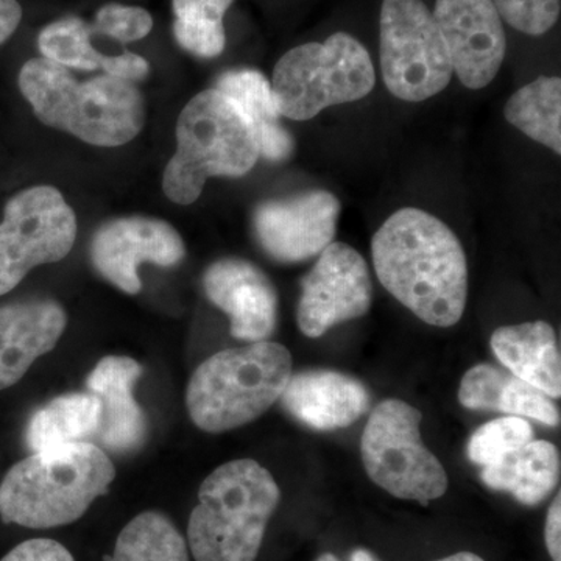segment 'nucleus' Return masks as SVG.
Listing matches in <instances>:
<instances>
[{
    "label": "nucleus",
    "mask_w": 561,
    "mask_h": 561,
    "mask_svg": "<svg viewBox=\"0 0 561 561\" xmlns=\"http://www.w3.org/2000/svg\"><path fill=\"white\" fill-rule=\"evenodd\" d=\"M371 300V276L364 256L348 243L332 242L302 279L298 328L306 337L319 339L335 324L364 317Z\"/></svg>",
    "instance_id": "11"
},
{
    "label": "nucleus",
    "mask_w": 561,
    "mask_h": 561,
    "mask_svg": "<svg viewBox=\"0 0 561 561\" xmlns=\"http://www.w3.org/2000/svg\"><path fill=\"white\" fill-rule=\"evenodd\" d=\"M545 540L553 561H561V494L557 493L556 500L549 507L546 516Z\"/></svg>",
    "instance_id": "32"
},
{
    "label": "nucleus",
    "mask_w": 561,
    "mask_h": 561,
    "mask_svg": "<svg viewBox=\"0 0 561 561\" xmlns=\"http://www.w3.org/2000/svg\"><path fill=\"white\" fill-rule=\"evenodd\" d=\"M491 350L516 378L561 397V359L556 331L546 321H527L497 328L491 335Z\"/></svg>",
    "instance_id": "19"
},
{
    "label": "nucleus",
    "mask_w": 561,
    "mask_h": 561,
    "mask_svg": "<svg viewBox=\"0 0 561 561\" xmlns=\"http://www.w3.org/2000/svg\"><path fill=\"white\" fill-rule=\"evenodd\" d=\"M421 412L401 400L376 405L360 440L368 478L398 500L430 505L448 490V474L421 440Z\"/></svg>",
    "instance_id": "8"
},
{
    "label": "nucleus",
    "mask_w": 561,
    "mask_h": 561,
    "mask_svg": "<svg viewBox=\"0 0 561 561\" xmlns=\"http://www.w3.org/2000/svg\"><path fill=\"white\" fill-rule=\"evenodd\" d=\"M216 90L238 103L256 136L260 157L272 162L289 160L295 140L280 124V114L273 101L272 87L256 69H232L221 73Z\"/></svg>",
    "instance_id": "22"
},
{
    "label": "nucleus",
    "mask_w": 561,
    "mask_h": 561,
    "mask_svg": "<svg viewBox=\"0 0 561 561\" xmlns=\"http://www.w3.org/2000/svg\"><path fill=\"white\" fill-rule=\"evenodd\" d=\"M501 20L526 35L551 31L560 18V0H491Z\"/></svg>",
    "instance_id": "30"
},
{
    "label": "nucleus",
    "mask_w": 561,
    "mask_h": 561,
    "mask_svg": "<svg viewBox=\"0 0 561 561\" xmlns=\"http://www.w3.org/2000/svg\"><path fill=\"white\" fill-rule=\"evenodd\" d=\"M0 561H76L61 542L50 538H33L11 549Z\"/></svg>",
    "instance_id": "31"
},
{
    "label": "nucleus",
    "mask_w": 561,
    "mask_h": 561,
    "mask_svg": "<svg viewBox=\"0 0 561 561\" xmlns=\"http://www.w3.org/2000/svg\"><path fill=\"white\" fill-rule=\"evenodd\" d=\"M234 0H173V36L201 58L219 57L227 44L224 18Z\"/></svg>",
    "instance_id": "27"
},
{
    "label": "nucleus",
    "mask_w": 561,
    "mask_h": 561,
    "mask_svg": "<svg viewBox=\"0 0 561 561\" xmlns=\"http://www.w3.org/2000/svg\"><path fill=\"white\" fill-rule=\"evenodd\" d=\"M459 402L471 411H494L540 421L549 427L560 424L559 408L545 391L516 378L511 371L479 364L465 373Z\"/></svg>",
    "instance_id": "20"
},
{
    "label": "nucleus",
    "mask_w": 561,
    "mask_h": 561,
    "mask_svg": "<svg viewBox=\"0 0 561 561\" xmlns=\"http://www.w3.org/2000/svg\"><path fill=\"white\" fill-rule=\"evenodd\" d=\"M91 262L103 278L128 295L139 294V265L173 267L186 256L180 232L168 221L124 217L102 225L91 242Z\"/></svg>",
    "instance_id": "12"
},
{
    "label": "nucleus",
    "mask_w": 561,
    "mask_h": 561,
    "mask_svg": "<svg viewBox=\"0 0 561 561\" xmlns=\"http://www.w3.org/2000/svg\"><path fill=\"white\" fill-rule=\"evenodd\" d=\"M260 160L256 136L238 103L216 88L195 95L176 121V151L162 176L164 194L191 205L214 176L241 179Z\"/></svg>",
    "instance_id": "5"
},
{
    "label": "nucleus",
    "mask_w": 561,
    "mask_h": 561,
    "mask_svg": "<svg viewBox=\"0 0 561 561\" xmlns=\"http://www.w3.org/2000/svg\"><path fill=\"white\" fill-rule=\"evenodd\" d=\"M454 72L470 90L496 79L507 50L504 25L491 0H437L434 10Z\"/></svg>",
    "instance_id": "14"
},
{
    "label": "nucleus",
    "mask_w": 561,
    "mask_h": 561,
    "mask_svg": "<svg viewBox=\"0 0 561 561\" xmlns=\"http://www.w3.org/2000/svg\"><path fill=\"white\" fill-rule=\"evenodd\" d=\"M505 119L527 138L561 153V80L541 76L522 88L504 106Z\"/></svg>",
    "instance_id": "25"
},
{
    "label": "nucleus",
    "mask_w": 561,
    "mask_h": 561,
    "mask_svg": "<svg viewBox=\"0 0 561 561\" xmlns=\"http://www.w3.org/2000/svg\"><path fill=\"white\" fill-rule=\"evenodd\" d=\"M351 561H375L373 557L367 551H354L353 556H351Z\"/></svg>",
    "instance_id": "35"
},
{
    "label": "nucleus",
    "mask_w": 561,
    "mask_h": 561,
    "mask_svg": "<svg viewBox=\"0 0 561 561\" xmlns=\"http://www.w3.org/2000/svg\"><path fill=\"white\" fill-rule=\"evenodd\" d=\"M290 376V351L280 343L220 351L192 375L187 412L195 426L209 434L238 430L279 400Z\"/></svg>",
    "instance_id": "6"
},
{
    "label": "nucleus",
    "mask_w": 561,
    "mask_h": 561,
    "mask_svg": "<svg viewBox=\"0 0 561 561\" xmlns=\"http://www.w3.org/2000/svg\"><path fill=\"white\" fill-rule=\"evenodd\" d=\"M18 81L44 125L92 146H124L146 122L144 98L133 81L111 76L79 81L68 68L44 57L25 62Z\"/></svg>",
    "instance_id": "2"
},
{
    "label": "nucleus",
    "mask_w": 561,
    "mask_h": 561,
    "mask_svg": "<svg viewBox=\"0 0 561 561\" xmlns=\"http://www.w3.org/2000/svg\"><path fill=\"white\" fill-rule=\"evenodd\" d=\"M142 367L125 356L103 357L88 376L87 387L101 405L98 437L117 454L136 451L147 438V420L135 400Z\"/></svg>",
    "instance_id": "17"
},
{
    "label": "nucleus",
    "mask_w": 561,
    "mask_h": 561,
    "mask_svg": "<svg viewBox=\"0 0 561 561\" xmlns=\"http://www.w3.org/2000/svg\"><path fill=\"white\" fill-rule=\"evenodd\" d=\"M534 440V427L522 416H504L489 421L471 435L468 442V459L476 465L489 467L504 457L519 451Z\"/></svg>",
    "instance_id": "28"
},
{
    "label": "nucleus",
    "mask_w": 561,
    "mask_h": 561,
    "mask_svg": "<svg viewBox=\"0 0 561 561\" xmlns=\"http://www.w3.org/2000/svg\"><path fill=\"white\" fill-rule=\"evenodd\" d=\"M206 297L230 317L232 337L264 342L278 323V294L256 265L238 257L210 264L203 275Z\"/></svg>",
    "instance_id": "15"
},
{
    "label": "nucleus",
    "mask_w": 561,
    "mask_h": 561,
    "mask_svg": "<svg viewBox=\"0 0 561 561\" xmlns=\"http://www.w3.org/2000/svg\"><path fill=\"white\" fill-rule=\"evenodd\" d=\"M101 405L94 394L66 393L33 413L25 442L33 453L81 443L98 435Z\"/></svg>",
    "instance_id": "24"
},
{
    "label": "nucleus",
    "mask_w": 561,
    "mask_h": 561,
    "mask_svg": "<svg viewBox=\"0 0 561 561\" xmlns=\"http://www.w3.org/2000/svg\"><path fill=\"white\" fill-rule=\"evenodd\" d=\"M153 28V18L140 7L108 3L95 13L92 33L108 36L122 44L144 39Z\"/></svg>",
    "instance_id": "29"
},
{
    "label": "nucleus",
    "mask_w": 561,
    "mask_h": 561,
    "mask_svg": "<svg viewBox=\"0 0 561 561\" xmlns=\"http://www.w3.org/2000/svg\"><path fill=\"white\" fill-rule=\"evenodd\" d=\"M371 256L382 286L424 323H459L467 308L468 264L448 225L423 209L397 210L373 238Z\"/></svg>",
    "instance_id": "1"
},
{
    "label": "nucleus",
    "mask_w": 561,
    "mask_h": 561,
    "mask_svg": "<svg viewBox=\"0 0 561 561\" xmlns=\"http://www.w3.org/2000/svg\"><path fill=\"white\" fill-rule=\"evenodd\" d=\"M379 57L383 83L401 101H427L453 79L451 58L423 0H383Z\"/></svg>",
    "instance_id": "9"
},
{
    "label": "nucleus",
    "mask_w": 561,
    "mask_h": 561,
    "mask_svg": "<svg viewBox=\"0 0 561 561\" xmlns=\"http://www.w3.org/2000/svg\"><path fill=\"white\" fill-rule=\"evenodd\" d=\"M317 561H341L337 559V557L332 556V553H323V556L320 557Z\"/></svg>",
    "instance_id": "36"
},
{
    "label": "nucleus",
    "mask_w": 561,
    "mask_h": 561,
    "mask_svg": "<svg viewBox=\"0 0 561 561\" xmlns=\"http://www.w3.org/2000/svg\"><path fill=\"white\" fill-rule=\"evenodd\" d=\"M341 202L328 191H308L262 203L254 210L257 242L268 256L294 264L319 256L334 242Z\"/></svg>",
    "instance_id": "13"
},
{
    "label": "nucleus",
    "mask_w": 561,
    "mask_h": 561,
    "mask_svg": "<svg viewBox=\"0 0 561 561\" xmlns=\"http://www.w3.org/2000/svg\"><path fill=\"white\" fill-rule=\"evenodd\" d=\"M437 561H485L481 559V557L476 556V553L471 552H459L454 553L451 557H446V559L437 560Z\"/></svg>",
    "instance_id": "34"
},
{
    "label": "nucleus",
    "mask_w": 561,
    "mask_h": 561,
    "mask_svg": "<svg viewBox=\"0 0 561 561\" xmlns=\"http://www.w3.org/2000/svg\"><path fill=\"white\" fill-rule=\"evenodd\" d=\"M68 317L55 301L11 302L0 308V390L24 378L33 362L50 353Z\"/></svg>",
    "instance_id": "18"
},
{
    "label": "nucleus",
    "mask_w": 561,
    "mask_h": 561,
    "mask_svg": "<svg viewBox=\"0 0 561 561\" xmlns=\"http://www.w3.org/2000/svg\"><path fill=\"white\" fill-rule=\"evenodd\" d=\"M76 238V213L60 191L35 186L11 197L0 224V295L32 268L65 260Z\"/></svg>",
    "instance_id": "10"
},
{
    "label": "nucleus",
    "mask_w": 561,
    "mask_h": 561,
    "mask_svg": "<svg viewBox=\"0 0 561 561\" xmlns=\"http://www.w3.org/2000/svg\"><path fill=\"white\" fill-rule=\"evenodd\" d=\"M22 9L16 0H0V46L20 27Z\"/></svg>",
    "instance_id": "33"
},
{
    "label": "nucleus",
    "mask_w": 561,
    "mask_h": 561,
    "mask_svg": "<svg viewBox=\"0 0 561 561\" xmlns=\"http://www.w3.org/2000/svg\"><path fill=\"white\" fill-rule=\"evenodd\" d=\"M279 400L305 426L337 431L362 419L370 409L371 397L359 379L316 368L291 375Z\"/></svg>",
    "instance_id": "16"
},
{
    "label": "nucleus",
    "mask_w": 561,
    "mask_h": 561,
    "mask_svg": "<svg viewBox=\"0 0 561 561\" xmlns=\"http://www.w3.org/2000/svg\"><path fill=\"white\" fill-rule=\"evenodd\" d=\"M114 478L110 457L92 443L33 453L0 483V518L28 529L68 526L108 493Z\"/></svg>",
    "instance_id": "3"
},
{
    "label": "nucleus",
    "mask_w": 561,
    "mask_h": 561,
    "mask_svg": "<svg viewBox=\"0 0 561 561\" xmlns=\"http://www.w3.org/2000/svg\"><path fill=\"white\" fill-rule=\"evenodd\" d=\"M91 25L80 18H65L51 22L38 36L41 54L47 60L68 69H103L106 76L127 81L146 79L150 72L146 58L131 51L121 55H105L91 44Z\"/></svg>",
    "instance_id": "21"
},
{
    "label": "nucleus",
    "mask_w": 561,
    "mask_h": 561,
    "mask_svg": "<svg viewBox=\"0 0 561 561\" xmlns=\"http://www.w3.org/2000/svg\"><path fill=\"white\" fill-rule=\"evenodd\" d=\"M376 84L367 49L348 33L287 51L273 70L272 94L280 116L309 121L324 108L367 98Z\"/></svg>",
    "instance_id": "7"
},
{
    "label": "nucleus",
    "mask_w": 561,
    "mask_h": 561,
    "mask_svg": "<svg viewBox=\"0 0 561 561\" xmlns=\"http://www.w3.org/2000/svg\"><path fill=\"white\" fill-rule=\"evenodd\" d=\"M108 561H190V551L168 516L144 512L122 529Z\"/></svg>",
    "instance_id": "26"
},
{
    "label": "nucleus",
    "mask_w": 561,
    "mask_h": 561,
    "mask_svg": "<svg viewBox=\"0 0 561 561\" xmlns=\"http://www.w3.org/2000/svg\"><path fill=\"white\" fill-rule=\"evenodd\" d=\"M278 483L256 460L227 461L210 472L191 513L187 541L195 561H254L278 508Z\"/></svg>",
    "instance_id": "4"
},
{
    "label": "nucleus",
    "mask_w": 561,
    "mask_h": 561,
    "mask_svg": "<svg viewBox=\"0 0 561 561\" xmlns=\"http://www.w3.org/2000/svg\"><path fill=\"white\" fill-rule=\"evenodd\" d=\"M560 453L551 442L531 440L497 463L483 467L482 482L507 491L524 505H538L560 482Z\"/></svg>",
    "instance_id": "23"
}]
</instances>
